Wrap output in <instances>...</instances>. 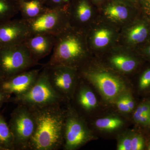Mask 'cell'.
I'll return each instance as SVG.
<instances>
[{
	"mask_svg": "<svg viewBox=\"0 0 150 150\" xmlns=\"http://www.w3.org/2000/svg\"><path fill=\"white\" fill-rule=\"evenodd\" d=\"M30 109L34 115L35 127L27 150L61 149L64 144L66 117V111L61 108V103Z\"/></svg>",
	"mask_w": 150,
	"mask_h": 150,
	"instance_id": "6da1fadb",
	"label": "cell"
},
{
	"mask_svg": "<svg viewBox=\"0 0 150 150\" xmlns=\"http://www.w3.org/2000/svg\"><path fill=\"white\" fill-rule=\"evenodd\" d=\"M78 34L67 27L56 35L53 53L43 67L62 65L75 68L77 66L85 53L82 40Z\"/></svg>",
	"mask_w": 150,
	"mask_h": 150,
	"instance_id": "7a4b0ae2",
	"label": "cell"
},
{
	"mask_svg": "<svg viewBox=\"0 0 150 150\" xmlns=\"http://www.w3.org/2000/svg\"><path fill=\"white\" fill-rule=\"evenodd\" d=\"M64 101L51 85L48 71L42 67L36 81L29 90L21 95L17 96L15 102L18 105H23L30 108H37L61 103Z\"/></svg>",
	"mask_w": 150,
	"mask_h": 150,
	"instance_id": "3957f363",
	"label": "cell"
},
{
	"mask_svg": "<svg viewBox=\"0 0 150 150\" xmlns=\"http://www.w3.org/2000/svg\"><path fill=\"white\" fill-rule=\"evenodd\" d=\"M38 64L24 43L0 48V70L4 79Z\"/></svg>",
	"mask_w": 150,
	"mask_h": 150,
	"instance_id": "277c9868",
	"label": "cell"
},
{
	"mask_svg": "<svg viewBox=\"0 0 150 150\" xmlns=\"http://www.w3.org/2000/svg\"><path fill=\"white\" fill-rule=\"evenodd\" d=\"M68 6L51 8L37 17L27 23L30 36L39 34H50L57 35L68 27L69 22Z\"/></svg>",
	"mask_w": 150,
	"mask_h": 150,
	"instance_id": "5b68a950",
	"label": "cell"
},
{
	"mask_svg": "<svg viewBox=\"0 0 150 150\" xmlns=\"http://www.w3.org/2000/svg\"><path fill=\"white\" fill-rule=\"evenodd\" d=\"M35 127L32 110L25 105H18L13 112L9 128L13 137L14 149L27 150Z\"/></svg>",
	"mask_w": 150,
	"mask_h": 150,
	"instance_id": "8992f818",
	"label": "cell"
},
{
	"mask_svg": "<svg viewBox=\"0 0 150 150\" xmlns=\"http://www.w3.org/2000/svg\"><path fill=\"white\" fill-rule=\"evenodd\" d=\"M43 67L47 68L49 81L55 91L64 100L71 98L77 83L75 68L62 65Z\"/></svg>",
	"mask_w": 150,
	"mask_h": 150,
	"instance_id": "52a82bcc",
	"label": "cell"
},
{
	"mask_svg": "<svg viewBox=\"0 0 150 150\" xmlns=\"http://www.w3.org/2000/svg\"><path fill=\"white\" fill-rule=\"evenodd\" d=\"M77 115L70 109L66 111L63 146L65 150L76 149L84 144L88 139L87 130Z\"/></svg>",
	"mask_w": 150,
	"mask_h": 150,
	"instance_id": "ba28073f",
	"label": "cell"
},
{
	"mask_svg": "<svg viewBox=\"0 0 150 150\" xmlns=\"http://www.w3.org/2000/svg\"><path fill=\"white\" fill-rule=\"evenodd\" d=\"M29 36L27 23L23 19L0 23V48L22 44Z\"/></svg>",
	"mask_w": 150,
	"mask_h": 150,
	"instance_id": "9c48e42d",
	"label": "cell"
},
{
	"mask_svg": "<svg viewBox=\"0 0 150 150\" xmlns=\"http://www.w3.org/2000/svg\"><path fill=\"white\" fill-rule=\"evenodd\" d=\"M40 71L28 70L5 79L0 85L1 91L6 94H15L16 96L25 93L35 83Z\"/></svg>",
	"mask_w": 150,
	"mask_h": 150,
	"instance_id": "30bf717a",
	"label": "cell"
},
{
	"mask_svg": "<svg viewBox=\"0 0 150 150\" xmlns=\"http://www.w3.org/2000/svg\"><path fill=\"white\" fill-rule=\"evenodd\" d=\"M82 76L96 86L103 95L107 99L114 98L123 88L119 80L108 73L84 71L82 73Z\"/></svg>",
	"mask_w": 150,
	"mask_h": 150,
	"instance_id": "8fae6325",
	"label": "cell"
},
{
	"mask_svg": "<svg viewBox=\"0 0 150 150\" xmlns=\"http://www.w3.org/2000/svg\"><path fill=\"white\" fill-rule=\"evenodd\" d=\"M56 35L50 34H39L31 35L24 41L33 59L38 62L48 56L53 51Z\"/></svg>",
	"mask_w": 150,
	"mask_h": 150,
	"instance_id": "7c38bea8",
	"label": "cell"
},
{
	"mask_svg": "<svg viewBox=\"0 0 150 150\" xmlns=\"http://www.w3.org/2000/svg\"><path fill=\"white\" fill-rule=\"evenodd\" d=\"M18 2L21 18L25 21L37 17L48 8L46 5L45 0H23Z\"/></svg>",
	"mask_w": 150,
	"mask_h": 150,
	"instance_id": "4fadbf2b",
	"label": "cell"
},
{
	"mask_svg": "<svg viewBox=\"0 0 150 150\" xmlns=\"http://www.w3.org/2000/svg\"><path fill=\"white\" fill-rule=\"evenodd\" d=\"M79 88L77 94H76V100L79 105L86 110H91L95 107L97 101L93 92L83 86Z\"/></svg>",
	"mask_w": 150,
	"mask_h": 150,
	"instance_id": "5bb4252c",
	"label": "cell"
},
{
	"mask_svg": "<svg viewBox=\"0 0 150 150\" xmlns=\"http://www.w3.org/2000/svg\"><path fill=\"white\" fill-rule=\"evenodd\" d=\"M104 13L111 19L121 21L127 18L129 11L124 3L117 1L109 3L105 8Z\"/></svg>",
	"mask_w": 150,
	"mask_h": 150,
	"instance_id": "9a60e30c",
	"label": "cell"
},
{
	"mask_svg": "<svg viewBox=\"0 0 150 150\" xmlns=\"http://www.w3.org/2000/svg\"><path fill=\"white\" fill-rule=\"evenodd\" d=\"M19 12L17 0H0V23L12 19Z\"/></svg>",
	"mask_w": 150,
	"mask_h": 150,
	"instance_id": "2e32d148",
	"label": "cell"
},
{
	"mask_svg": "<svg viewBox=\"0 0 150 150\" xmlns=\"http://www.w3.org/2000/svg\"><path fill=\"white\" fill-rule=\"evenodd\" d=\"M0 145L4 147L14 149L12 134L5 121L0 116Z\"/></svg>",
	"mask_w": 150,
	"mask_h": 150,
	"instance_id": "e0dca14e",
	"label": "cell"
},
{
	"mask_svg": "<svg viewBox=\"0 0 150 150\" xmlns=\"http://www.w3.org/2000/svg\"><path fill=\"white\" fill-rule=\"evenodd\" d=\"M111 63L118 69L123 71L130 72L135 69L137 63L134 59L123 56H116L111 59Z\"/></svg>",
	"mask_w": 150,
	"mask_h": 150,
	"instance_id": "ac0fdd59",
	"label": "cell"
},
{
	"mask_svg": "<svg viewBox=\"0 0 150 150\" xmlns=\"http://www.w3.org/2000/svg\"><path fill=\"white\" fill-rule=\"evenodd\" d=\"M123 121L115 118H105L98 119L95 122L96 126L101 130L111 131L122 126Z\"/></svg>",
	"mask_w": 150,
	"mask_h": 150,
	"instance_id": "d6986e66",
	"label": "cell"
},
{
	"mask_svg": "<svg viewBox=\"0 0 150 150\" xmlns=\"http://www.w3.org/2000/svg\"><path fill=\"white\" fill-rule=\"evenodd\" d=\"M148 33L146 26L144 25H139L131 30L128 34V38L133 43H141L146 38Z\"/></svg>",
	"mask_w": 150,
	"mask_h": 150,
	"instance_id": "ffe728a7",
	"label": "cell"
},
{
	"mask_svg": "<svg viewBox=\"0 0 150 150\" xmlns=\"http://www.w3.org/2000/svg\"><path fill=\"white\" fill-rule=\"evenodd\" d=\"M110 37L111 33L108 30H99L95 33L93 38L94 44L98 48L104 47L109 43Z\"/></svg>",
	"mask_w": 150,
	"mask_h": 150,
	"instance_id": "44dd1931",
	"label": "cell"
},
{
	"mask_svg": "<svg viewBox=\"0 0 150 150\" xmlns=\"http://www.w3.org/2000/svg\"><path fill=\"white\" fill-rule=\"evenodd\" d=\"M131 150H142L144 149V142L142 136L134 135L131 137Z\"/></svg>",
	"mask_w": 150,
	"mask_h": 150,
	"instance_id": "7402d4cb",
	"label": "cell"
},
{
	"mask_svg": "<svg viewBox=\"0 0 150 150\" xmlns=\"http://www.w3.org/2000/svg\"><path fill=\"white\" fill-rule=\"evenodd\" d=\"M72 0H45L46 5L48 8H56L67 7Z\"/></svg>",
	"mask_w": 150,
	"mask_h": 150,
	"instance_id": "603a6c76",
	"label": "cell"
},
{
	"mask_svg": "<svg viewBox=\"0 0 150 150\" xmlns=\"http://www.w3.org/2000/svg\"><path fill=\"white\" fill-rule=\"evenodd\" d=\"M133 118L137 123L142 125H150V113L134 114Z\"/></svg>",
	"mask_w": 150,
	"mask_h": 150,
	"instance_id": "cb8c5ba5",
	"label": "cell"
},
{
	"mask_svg": "<svg viewBox=\"0 0 150 150\" xmlns=\"http://www.w3.org/2000/svg\"><path fill=\"white\" fill-rule=\"evenodd\" d=\"M139 87L141 89L148 88L150 86V69L147 70L142 75L139 81Z\"/></svg>",
	"mask_w": 150,
	"mask_h": 150,
	"instance_id": "d4e9b609",
	"label": "cell"
},
{
	"mask_svg": "<svg viewBox=\"0 0 150 150\" xmlns=\"http://www.w3.org/2000/svg\"><path fill=\"white\" fill-rule=\"evenodd\" d=\"M131 137L124 138L120 142L118 146V150H131Z\"/></svg>",
	"mask_w": 150,
	"mask_h": 150,
	"instance_id": "484cf974",
	"label": "cell"
},
{
	"mask_svg": "<svg viewBox=\"0 0 150 150\" xmlns=\"http://www.w3.org/2000/svg\"><path fill=\"white\" fill-rule=\"evenodd\" d=\"M117 106L118 109L122 112H127L131 111L125 102L124 96L122 97L118 100L117 103Z\"/></svg>",
	"mask_w": 150,
	"mask_h": 150,
	"instance_id": "4316f807",
	"label": "cell"
},
{
	"mask_svg": "<svg viewBox=\"0 0 150 150\" xmlns=\"http://www.w3.org/2000/svg\"><path fill=\"white\" fill-rule=\"evenodd\" d=\"M139 1L144 11L150 18V0H139Z\"/></svg>",
	"mask_w": 150,
	"mask_h": 150,
	"instance_id": "83f0119b",
	"label": "cell"
},
{
	"mask_svg": "<svg viewBox=\"0 0 150 150\" xmlns=\"http://www.w3.org/2000/svg\"><path fill=\"white\" fill-rule=\"evenodd\" d=\"M124 98L126 104L128 105V107L129 108V109L131 111L134 109V106H135V103H134V100L132 99V98L129 96H124Z\"/></svg>",
	"mask_w": 150,
	"mask_h": 150,
	"instance_id": "f1b7e54d",
	"label": "cell"
},
{
	"mask_svg": "<svg viewBox=\"0 0 150 150\" xmlns=\"http://www.w3.org/2000/svg\"><path fill=\"white\" fill-rule=\"evenodd\" d=\"M6 94L0 91V104L4 101L5 98V96H6Z\"/></svg>",
	"mask_w": 150,
	"mask_h": 150,
	"instance_id": "f546056e",
	"label": "cell"
},
{
	"mask_svg": "<svg viewBox=\"0 0 150 150\" xmlns=\"http://www.w3.org/2000/svg\"><path fill=\"white\" fill-rule=\"evenodd\" d=\"M123 1H126L129 2L136 3H137L138 0H123Z\"/></svg>",
	"mask_w": 150,
	"mask_h": 150,
	"instance_id": "4dcf8cb0",
	"label": "cell"
},
{
	"mask_svg": "<svg viewBox=\"0 0 150 150\" xmlns=\"http://www.w3.org/2000/svg\"><path fill=\"white\" fill-rule=\"evenodd\" d=\"M4 76H3L1 72V70H0V82H1L2 81L4 80Z\"/></svg>",
	"mask_w": 150,
	"mask_h": 150,
	"instance_id": "1f68e13d",
	"label": "cell"
},
{
	"mask_svg": "<svg viewBox=\"0 0 150 150\" xmlns=\"http://www.w3.org/2000/svg\"><path fill=\"white\" fill-rule=\"evenodd\" d=\"M92 1H93L95 2L99 3L101 2L103 0H92Z\"/></svg>",
	"mask_w": 150,
	"mask_h": 150,
	"instance_id": "d6a6232c",
	"label": "cell"
},
{
	"mask_svg": "<svg viewBox=\"0 0 150 150\" xmlns=\"http://www.w3.org/2000/svg\"><path fill=\"white\" fill-rule=\"evenodd\" d=\"M148 53H149V54L150 55V46L149 49H148Z\"/></svg>",
	"mask_w": 150,
	"mask_h": 150,
	"instance_id": "836d02e7",
	"label": "cell"
},
{
	"mask_svg": "<svg viewBox=\"0 0 150 150\" xmlns=\"http://www.w3.org/2000/svg\"><path fill=\"white\" fill-rule=\"evenodd\" d=\"M148 149L150 150V143L149 144V146H148Z\"/></svg>",
	"mask_w": 150,
	"mask_h": 150,
	"instance_id": "e575fe53",
	"label": "cell"
},
{
	"mask_svg": "<svg viewBox=\"0 0 150 150\" xmlns=\"http://www.w3.org/2000/svg\"><path fill=\"white\" fill-rule=\"evenodd\" d=\"M3 149H4V148H3L1 146V145H0V150Z\"/></svg>",
	"mask_w": 150,
	"mask_h": 150,
	"instance_id": "d590c367",
	"label": "cell"
},
{
	"mask_svg": "<svg viewBox=\"0 0 150 150\" xmlns=\"http://www.w3.org/2000/svg\"><path fill=\"white\" fill-rule=\"evenodd\" d=\"M18 1H23V0H17Z\"/></svg>",
	"mask_w": 150,
	"mask_h": 150,
	"instance_id": "8d00e7d4",
	"label": "cell"
}]
</instances>
